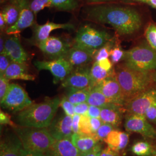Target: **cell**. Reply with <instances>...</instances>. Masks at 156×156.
I'll return each mask as SVG.
<instances>
[{
    "mask_svg": "<svg viewBox=\"0 0 156 156\" xmlns=\"http://www.w3.org/2000/svg\"><path fill=\"white\" fill-rule=\"evenodd\" d=\"M83 13L90 21L110 25L120 35L135 33L142 24L140 13L128 6L107 3L88 4L84 6Z\"/></svg>",
    "mask_w": 156,
    "mask_h": 156,
    "instance_id": "cell-1",
    "label": "cell"
},
{
    "mask_svg": "<svg viewBox=\"0 0 156 156\" xmlns=\"http://www.w3.org/2000/svg\"><path fill=\"white\" fill-rule=\"evenodd\" d=\"M58 97L47 98L40 103H33L18 112L16 120L20 126L34 128H48L60 106Z\"/></svg>",
    "mask_w": 156,
    "mask_h": 156,
    "instance_id": "cell-2",
    "label": "cell"
},
{
    "mask_svg": "<svg viewBox=\"0 0 156 156\" xmlns=\"http://www.w3.org/2000/svg\"><path fill=\"white\" fill-rule=\"evenodd\" d=\"M115 73L126 102L151 89L154 83V73L135 70L124 63L118 65Z\"/></svg>",
    "mask_w": 156,
    "mask_h": 156,
    "instance_id": "cell-3",
    "label": "cell"
},
{
    "mask_svg": "<svg viewBox=\"0 0 156 156\" xmlns=\"http://www.w3.org/2000/svg\"><path fill=\"white\" fill-rule=\"evenodd\" d=\"M24 149L38 151L45 154L50 149L55 140L48 128H34L18 126L13 128Z\"/></svg>",
    "mask_w": 156,
    "mask_h": 156,
    "instance_id": "cell-4",
    "label": "cell"
},
{
    "mask_svg": "<svg viewBox=\"0 0 156 156\" xmlns=\"http://www.w3.org/2000/svg\"><path fill=\"white\" fill-rule=\"evenodd\" d=\"M124 64L140 71L156 70V50L149 44H140L126 51Z\"/></svg>",
    "mask_w": 156,
    "mask_h": 156,
    "instance_id": "cell-5",
    "label": "cell"
},
{
    "mask_svg": "<svg viewBox=\"0 0 156 156\" xmlns=\"http://www.w3.org/2000/svg\"><path fill=\"white\" fill-rule=\"evenodd\" d=\"M113 38V37L105 31L99 30L85 24L78 30L73 45L97 51Z\"/></svg>",
    "mask_w": 156,
    "mask_h": 156,
    "instance_id": "cell-6",
    "label": "cell"
},
{
    "mask_svg": "<svg viewBox=\"0 0 156 156\" xmlns=\"http://www.w3.org/2000/svg\"><path fill=\"white\" fill-rule=\"evenodd\" d=\"M1 105L9 111L18 113L33 104L26 91L16 83H10L5 97L0 101Z\"/></svg>",
    "mask_w": 156,
    "mask_h": 156,
    "instance_id": "cell-7",
    "label": "cell"
},
{
    "mask_svg": "<svg viewBox=\"0 0 156 156\" xmlns=\"http://www.w3.org/2000/svg\"><path fill=\"white\" fill-rule=\"evenodd\" d=\"M34 65L38 71L48 70L53 76L54 83L62 82L73 71V67L66 58L50 61H35Z\"/></svg>",
    "mask_w": 156,
    "mask_h": 156,
    "instance_id": "cell-8",
    "label": "cell"
},
{
    "mask_svg": "<svg viewBox=\"0 0 156 156\" xmlns=\"http://www.w3.org/2000/svg\"><path fill=\"white\" fill-rule=\"evenodd\" d=\"M156 100V90L149 89L126 102L124 108L127 113L145 116V113Z\"/></svg>",
    "mask_w": 156,
    "mask_h": 156,
    "instance_id": "cell-9",
    "label": "cell"
},
{
    "mask_svg": "<svg viewBox=\"0 0 156 156\" xmlns=\"http://www.w3.org/2000/svg\"><path fill=\"white\" fill-rule=\"evenodd\" d=\"M35 45L46 56L53 59L66 58L71 48L66 41L54 36H50Z\"/></svg>",
    "mask_w": 156,
    "mask_h": 156,
    "instance_id": "cell-10",
    "label": "cell"
},
{
    "mask_svg": "<svg viewBox=\"0 0 156 156\" xmlns=\"http://www.w3.org/2000/svg\"><path fill=\"white\" fill-rule=\"evenodd\" d=\"M19 6V15L16 22L6 28L8 35H18L26 28L35 24V14L30 8L29 0H17Z\"/></svg>",
    "mask_w": 156,
    "mask_h": 156,
    "instance_id": "cell-11",
    "label": "cell"
},
{
    "mask_svg": "<svg viewBox=\"0 0 156 156\" xmlns=\"http://www.w3.org/2000/svg\"><path fill=\"white\" fill-rule=\"evenodd\" d=\"M124 127L128 132L136 133L146 138H156V129L149 123L145 116L127 113Z\"/></svg>",
    "mask_w": 156,
    "mask_h": 156,
    "instance_id": "cell-12",
    "label": "cell"
},
{
    "mask_svg": "<svg viewBox=\"0 0 156 156\" xmlns=\"http://www.w3.org/2000/svg\"><path fill=\"white\" fill-rule=\"evenodd\" d=\"M62 86L67 89L93 88L94 85L90 75V69L85 67H79L62 82Z\"/></svg>",
    "mask_w": 156,
    "mask_h": 156,
    "instance_id": "cell-13",
    "label": "cell"
},
{
    "mask_svg": "<svg viewBox=\"0 0 156 156\" xmlns=\"http://www.w3.org/2000/svg\"><path fill=\"white\" fill-rule=\"evenodd\" d=\"M94 87L101 91L113 102L122 106L124 105L126 101L115 73Z\"/></svg>",
    "mask_w": 156,
    "mask_h": 156,
    "instance_id": "cell-14",
    "label": "cell"
},
{
    "mask_svg": "<svg viewBox=\"0 0 156 156\" xmlns=\"http://www.w3.org/2000/svg\"><path fill=\"white\" fill-rule=\"evenodd\" d=\"M72 121L73 117L66 114L53 119L48 127L51 136L55 140L71 138Z\"/></svg>",
    "mask_w": 156,
    "mask_h": 156,
    "instance_id": "cell-15",
    "label": "cell"
},
{
    "mask_svg": "<svg viewBox=\"0 0 156 156\" xmlns=\"http://www.w3.org/2000/svg\"><path fill=\"white\" fill-rule=\"evenodd\" d=\"M2 54L6 55L12 62L26 64L28 60V55L16 35L6 39L5 49Z\"/></svg>",
    "mask_w": 156,
    "mask_h": 156,
    "instance_id": "cell-16",
    "label": "cell"
},
{
    "mask_svg": "<svg viewBox=\"0 0 156 156\" xmlns=\"http://www.w3.org/2000/svg\"><path fill=\"white\" fill-rule=\"evenodd\" d=\"M87 153L79 151L73 145L71 138L55 140L45 156H84Z\"/></svg>",
    "mask_w": 156,
    "mask_h": 156,
    "instance_id": "cell-17",
    "label": "cell"
},
{
    "mask_svg": "<svg viewBox=\"0 0 156 156\" xmlns=\"http://www.w3.org/2000/svg\"><path fill=\"white\" fill-rule=\"evenodd\" d=\"M24 147L17 134L8 133L1 140L0 156H21Z\"/></svg>",
    "mask_w": 156,
    "mask_h": 156,
    "instance_id": "cell-18",
    "label": "cell"
},
{
    "mask_svg": "<svg viewBox=\"0 0 156 156\" xmlns=\"http://www.w3.org/2000/svg\"><path fill=\"white\" fill-rule=\"evenodd\" d=\"M95 53L96 51L73 45L66 58L73 67H86L94 60Z\"/></svg>",
    "mask_w": 156,
    "mask_h": 156,
    "instance_id": "cell-19",
    "label": "cell"
},
{
    "mask_svg": "<svg viewBox=\"0 0 156 156\" xmlns=\"http://www.w3.org/2000/svg\"><path fill=\"white\" fill-rule=\"evenodd\" d=\"M34 38L37 44L45 41L50 37L51 31L58 29L71 30L74 29V26L71 23H56L48 21L44 24H35L33 26Z\"/></svg>",
    "mask_w": 156,
    "mask_h": 156,
    "instance_id": "cell-20",
    "label": "cell"
},
{
    "mask_svg": "<svg viewBox=\"0 0 156 156\" xmlns=\"http://www.w3.org/2000/svg\"><path fill=\"white\" fill-rule=\"evenodd\" d=\"M126 111L124 106L116 104H112L101 108L100 119L103 123L112 125L116 128L122 122L123 113Z\"/></svg>",
    "mask_w": 156,
    "mask_h": 156,
    "instance_id": "cell-21",
    "label": "cell"
},
{
    "mask_svg": "<svg viewBox=\"0 0 156 156\" xmlns=\"http://www.w3.org/2000/svg\"><path fill=\"white\" fill-rule=\"evenodd\" d=\"M8 80H23L34 81L35 76L29 73L26 64L11 62L3 75Z\"/></svg>",
    "mask_w": 156,
    "mask_h": 156,
    "instance_id": "cell-22",
    "label": "cell"
},
{
    "mask_svg": "<svg viewBox=\"0 0 156 156\" xmlns=\"http://www.w3.org/2000/svg\"><path fill=\"white\" fill-rule=\"evenodd\" d=\"M71 140L73 145L83 153H87L91 151L100 141L95 134H82L80 133L73 134Z\"/></svg>",
    "mask_w": 156,
    "mask_h": 156,
    "instance_id": "cell-23",
    "label": "cell"
},
{
    "mask_svg": "<svg viewBox=\"0 0 156 156\" xmlns=\"http://www.w3.org/2000/svg\"><path fill=\"white\" fill-rule=\"evenodd\" d=\"M104 141L113 151H120L124 149L129 142V134L115 129L109 134Z\"/></svg>",
    "mask_w": 156,
    "mask_h": 156,
    "instance_id": "cell-24",
    "label": "cell"
},
{
    "mask_svg": "<svg viewBox=\"0 0 156 156\" xmlns=\"http://www.w3.org/2000/svg\"><path fill=\"white\" fill-rule=\"evenodd\" d=\"M0 13L5 19L7 28L15 24L19 15V6L17 0H9L2 8Z\"/></svg>",
    "mask_w": 156,
    "mask_h": 156,
    "instance_id": "cell-25",
    "label": "cell"
},
{
    "mask_svg": "<svg viewBox=\"0 0 156 156\" xmlns=\"http://www.w3.org/2000/svg\"><path fill=\"white\" fill-rule=\"evenodd\" d=\"M87 102L89 104V105L98 106L100 108L111 105L112 104H115L108 99L105 95L95 87H93L91 89Z\"/></svg>",
    "mask_w": 156,
    "mask_h": 156,
    "instance_id": "cell-26",
    "label": "cell"
},
{
    "mask_svg": "<svg viewBox=\"0 0 156 156\" xmlns=\"http://www.w3.org/2000/svg\"><path fill=\"white\" fill-rule=\"evenodd\" d=\"M91 89L92 88L77 89L73 88H68V91L66 97L68 100L74 105L85 102H87Z\"/></svg>",
    "mask_w": 156,
    "mask_h": 156,
    "instance_id": "cell-27",
    "label": "cell"
},
{
    "mask_svg": "<svg viewBox=\"0 0 156 156\" xmlns=\"http://www.w3.org/2000/svg\"><path fill=\"white\" fill-rule=\"evenodd\" d=\"M114 73L115 68L111 71H108L100 67L97 62H94L90 68V75L93 82L94 87Z\"/></svg>",
    "mask_w": 156,
    "mask_h": 156,
    "instance_id": "cell-28",
    "label": "cell"
},
{
    "mask_svg": "<svg viewBox=\"0 0 156 156\" xmlns=\"http://www.w3.org/2000/svg\"><path fill=\"white\" fill-rule=\"evenodd\" d=\"M131 151L138 156H153L155 150L153 147L146 141H138L131 147Z\"/></svg>",
    "mask_w": 156,
    "mask_h": 156,
    "instance_id": "cell-29",
    "label": "cell"
},
{
    "mask_svg": "<svg viewBox=\"0 0 156 156\" xmlns=\"http://www.w3.org/2000/svg\"><path fill=\"white\" fill-rule=\"evenodd\" d=\"M51 7L59 11H73L79 6L78 0H51Z\"/></svg>",
    "mask_w": 156,
    "mask_h": 156,
    "instance_id": "cell-30",
    "label": "cell"
},
{
    "mask_svg": "<svg viewBox=\"0 0 156 156\" xmlns=\"http://www.w3.org/2000/svg\"><path fill=\"white\" fill-rule=\"evenodd\" d=\"M117 38L115 37L108 42L106 44L97 50L95 54V62H99L102 59L108 58L111 56L112 49L115 44Z\"/></svg>",
    "mask_w": 156,
    "mask_h": 156,
    "instance_id": "cell-31",
    "label": "cell"
},
{
    "mask_svg": "<svg viewBox=\"0 0 156 156\" xmlns=\"http://www.w3.org/2000/svg\"><path fill=\"white\" fill-rule=\"evenodd\" d=\"M126 51L122 49V48L120 46V42L116 40V42L114 45L113 48H112L111 53V60L113 64H117L119 62L124 60L125 55H126Z\"/></svg>",
    "mask_w": 156,
    "mask_h": 156,
    "instance_id": "cell-32",
    "label": "cell"
},
{
    "mask_svg": "<svg viewBox=\"0 0 156 156\" xmlns=\"http://www.w3.org/2000/svg\"><path fill=\"white\" fill-rule=\"evenodd\" d=\"M145 35L148 44L156 50V26L151 23L145 30Z\"/></svg>",
    "mask_w": 156,
    "mask_h": 156,
    "instance_id": "cell-33",
    "label": "cell"
},
{
    "mask_svg": "<svg viewBox=\"0 0 156 156\" xmlns=\"http://www.w3.org/2000/svg\"><path fill=\"white\" fill-rule=\"evenodd\" d=\"M30 6L35 15L46 8L51 7V0H32L30 1Z\"/></svg>",
    "mask_w": 156,
    "mask_h": 156,
    "instance_id": "cell-34",
    "label": "cell"
},
{
    "mask_svg": "<svg viewBox=\"0 0 156 156\" xmlns=\"http://www.w3.org/2000/svg\"><path fill=\"white\" fill-rule=\"evenodd\" d=\"M79 133L86 134H93L90 117L87 115H81L79 126Z\"/></svg>",
    "mask_w": 156,
    "mask_h": 156,
    "instance_id": "cell-35",
    "label": "cell"
},
{
    "mask_svg": "<svg viewBox=\"0 0 156 156\" xmlns=\"http://www.w3.org/2000/svg\"><path fill=\"white\" fill-rule=\"evenodd\" d=\"M116 128L113 127L111 124L103 123L95 134L100 140H104L112 131H113Z\"/></svg>",
    "mask_w": 156,
    "mask_h": 156,
    "instance_id": "cell-36",
    "label": "cell"
},
{
    "mask_svg": "<svg viewBox=\"0 0 156 156\" xmlns=\"http://www.w3.org/2000/svg\"><path fill=\"white\" fill-rule=\"evenodd\" d=\"M60 106L62 107L66 115L72 116L75 114V105L73 104L67 99L66 96L63 97L60 101Z\"/></svg>",
    "mask_w": 156,
    "mask_h": 156,
    "instance_id": "cell-37",
    "label": "cell"
},
{
    "mask_svg": "<svg viewBox=\"0 0 156 156\" xmlns=\"http://www.w3.org/2000/svg\"><path fill=\"white\" fill-rule=\"evenodd\" d=\"M0 123L1 125H8L12 128H15L19 126L16 123H14L11 120V116L5 112L0 111Z\"/></svg>",
    "mask_w": 156,
    "mask_h": 156,
    "instance_id": "cell-38",
    "label": "cell"
},
{
    "mask_svg": "<svg viewBox=\"0 0 156 156\" xmlns=\"http://www.w3.org/2000/svg\"><path fill=\"white\" fill-rule=\"evenodd\" d=\"M9 81L4 76H0V101L2 100L5 96L10 85Z\"/></svg>",
    "mask_w": 156,
    "mask_h": 156,
    "instance_id": "cell-39",
    "label": "cell"
},
{
    "mask_svg": "<svg viewBox=\"0 0 156 156\" xmlns=\"http://www.w3.org/2000/svg\"><path fill=\"white\" fill-rule=\"evenodd\" d=\"M11 60L5 54L0 55V76H3L11 64Z\"/></svg>",
    "mask_w": 156,
    "mask_h": 156,
    "instance_id": "cell-40",
    "label": "cell"
},
{
    "mask_svg": "<svg viewBox=\"0 0 156 156\" xmlns=\"http://www.w3.org/2000/svg\"><path fill=\"white\" fill-rule=\"evenodd\" d=\"M145 116L148 121L156 123V100L148 108Z\"/></svg>",
    "mask_w": 156,
    "mask_h": 156,
    "instance_id": "cell-41",
    "label": "cell"
},
{
    "mask_svg": "<svg viewBox=\"0 0 156 156\" xmlns=\"http://www.w3.org/2000/svg\"><path fill=\"white\" fill-rule=\"evenodd\" d=\"M89 104L87 102H82L75 105V113L80 115H85L87 114L89 108Z\"/></svg>",
    "mask_w": 156,
    "mask_h": 156,
    "instance_id": "cell-42",
    "label": "cell"
},
{
    "mask_svg": "<svg viewBox=\"0 0 156 156\" xmlns=\"http://www.w3.org/2000/svg\"><path fill=\"white\" fill-rule=\"evenodd\" d=\"M90 123L91 129L93 134H95L97 131L100 128L102 124V121L101 120L100 118H96V117H90Z\"/></svg>",
    "mask_w": 156,
    "mask_h": 156,
    "instance_id": "cell-43",
    "label": "cell"
},
{
    "mask_svg": "<svg viewBox=\"0 0 156 156\" xmlns=\"http://www.w3.org/2000/svg\"><path fill=\"white\" fill-rule=\"evenodd\" d=\"M101 111V108L100 107L90 105L89 111L87 115L90 117L100 118Z\"/></svg>",
    "mask_w": 156,
    "mask_h": 156,
    "instance_id": "cell-44",
    "label": "cell"
},
{
    "mask_svg": "<svg viewBox=\"0 0 156 156\" xmlns=\"http://www.w3.org/2000/svg\"><path fill=\"white\" fill-rule=\"evenodd\" d=\"M98 64L102 67L103 69L108 71H111L114 68H113V63L109 58L102 59L99 62H97Z\"/></svg>",
    "mask_w": 156,
    "mask_h": 156,
    "instance_id": "cell-45",
    "label": "cell"
},
{
    "mask_svg": "<svg viewBox=\"0 0 156 156\" xmlns=\"http://www.w3.org/2000/svg\"><path fill=\"white\" fill-rule=\"evenodd\" d=\"M81 115L75 114L73 116V121H72V128H73V134H76L79 131V126L80 120Z\"/></svg>",
    "mask_w": 156,
    "mask_h": 156,
    "instance_id": "cell-46",
    "label": "cell"
},
{
    "mask_svg": "<svg viewBox=\"0 0 156 156\" xmlns=\"http://www.w3.org/2000/svg\"><path fill=\"white\" fill-rule=\"evenodd\" d=\"M102 149V145L100 142L91 151L87 152L84 156H100Z\"/></svg>",
    "mask_w": 156,
    "mask_h": 156,
    "instance_id": "cell-47",
    "label": "cell"
},
{
    "mask_svg": "<svg viewBox=\"0 0 156 156\" xmlns=\"http://www.w3.org/2000/svg\"><path fill=\"white\" fill-rule=\"evenodd\" d=\"M100 156H122L120 154L119 152L117 151H113V149L109 147L108 146L103 149L101 153Z\"/></svg>",
    "mask_w": 156,
    "mask_h": 156,
    "instance_id": "cell-48",
    "label": "cell"
},
{
    "mask_svg": "<svg viewBox=\"0 0 156 156\" xmlns=\"http://www.w3.org/2000/svg\"><path fill=\"white\" fill-rule=\"evenodd\" d=\"M21 156H45V155L44 153L40 151L29 150L24 148Z\"/></svg>",
    "mask_w": 156,
    "mask_h": 156,
    "instance_id": "cell-49",
    "label": "cell"
},
{
    "mask_svg": "<svg viewBox=\"0 0 156 156\" xmlns=\"http://www.w3.org/2000/svg\"><path fill=\"white\" fill-rule=\"evenodd\" d=\"M137 2L147 4L156 9V0H136V3Z\"/></svg>",
    "mask_w": 156,
    "mask_h": 156,
    "instance_id": "cell-50",
    "label": "cell"
},
{
    "mask_svg": "<svg viewBox=\"0 0 156 156\" xmlns=\"http://www.w3.org/2000/svg\"><path fill=\"white\" fill-rule=\"evenodd\" d=\"M85 2L88 4H103L108 2L113 1L114 0H83Z\"/></svg>",
    "mask_w": 156,
    "mask_h": 156,
    "instance_id": "cell-51",
    "label": "cell"
},
{
    "mask_svg": "<svg viewBox=\"0 0 156 156\" xmlns=\"http://www.w3.org/2000/svg\"><path fill=\"white\" fill-rule=\"evenodd\" d=\"M6 28H7V26H6L5 19L0 13V30L1 31H3L4 30H6Z\"/></svg>",
    "mask_w": 156,
    "mask_h": 156,
    "instance_id": "cell-52",
    "label": "cell"
},
{
    "mask_svg": "<svg viewBox=\"0 0 156 156\" xmlns=\"http://www.w3.org/2000/svg\"><path fill=\"white\" fill-rule=\"evenodd\" d=\"M5 41H4V39L2 35H1V38H0V53L2 54L4 49H5Z\"/></svg>",
    "mask_w": 156,
    "mask_h": 156,
    "instance_id": "cell-53",
    "label": "cell"
},
{
    "mask_svg": "<svg viewBox=\"0 0 156 156\" xmlns=\"http://www.w3.org/2000/svg\"><path fill=\"white\" fill-rule=\"evenodd\" d=\"M136 0H121L122 2L126 4H133V3H136Z\"/></svg>",
    "mask_w": 156,
    "mask_h": 156,
    "instance_id": "cell-54",
    "label": "cell"
},
{
    "mask_svg": "<svg viewBox=\"0 0 156 156\" xmlns=\"http://www.w3.org/2000/svg\"><path fill=\"white\" fill-rule=\"evenodd\" d=\"M153 79H154V83H155L156 84V70L153 74Z\"/></svg>",
    "mask_w": 156,
    "mask_h": 156,
    "instance_id": "cell-55",
    "label": "cell"
},
{
    "mask_svg": "<svg viewBox=\"0 0 156 156\" xmlns=\"http://www.w3.org/2000/svg\"><path fill=\"white\" fill-rule=\"evenodd\" d=\"M153 156H156V150H155V151H154V153Z\"/></svg>",
    "mask_w": 156,
    "mask_h": 156,
    "instance_id": "cell-56",
    "label": "cell"
}]
</instances>
